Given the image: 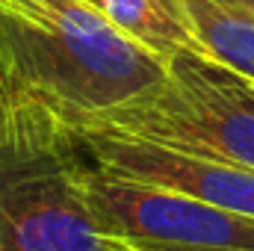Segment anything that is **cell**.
<instances>
[{
    "mask_svg": "<svg viewBox=\"0 0 254 251\" xmlns=\"http://www.w3.org/2000/svg\"><path fill=\"white\" fill-rule=\"evenodd\" d=\"M127 39L166 63L181 51H201L184 0H92Z\"/></svg>",
    "mask_w": 254,
    "mask_h": 251,
    "instance_id": "obj_6",
    "label": "cell"
},
{
    "mask_svg": "<svg viewBox=\"0 0 254 251\" xmlns=\"http://www.w3.org/2000/svg\"><path fill=\"white\" fill-rule=\"evenodd\" d=\"M166 60L89 0H0V86L68 127L101 125L151 95Z\"/></svg>",
    "mask_w": 254,
    "mask_h": 251,
    "instance_id": "obj_1",
    "label": "cell"
},
{
    "mask_svg": "<svg viewBox=\"0 0 254 251\" xmlns=\"http://www.w3.org/2000/svg\"><path fill=\"white\" fill-rule=\"evenodd\" d=\"M86 192L127 251H254V219L184 192L113 178L95 166Z\"/></svg>",
    "mask_w": 254,
    "mask_h": 251,
    "instance_id": "obj_4",
    "label": "cell"
},
{
    "mask_svg": "<svg viewBox=\"0 0 254 251\" xmlns=\"http://www.w3.org/2000/svg\"><path fill=\"white\" fill-rule=\"evenodd\" d=\"M201 51L254 83V18L219 0H184Z\"/></svg>",
    "mask_w": 254,
    "mask_h": 251,
    "instance_id": "obj_7",
    "label": "cell"
},
{
    "mask_svg": "<svg viewBox=\"0 0 254 251\" xmlns=\"http://www.w3.org/2000/svg\"><path fill=\"white\" fill-rule=\"evenodd\" d=\"M89 163L113 178L139 181L172 192H184L213 207L254 219V172L219 160L181 154L139 136L89 127L77 130Z\"/></svg>",
    "mask_w": 254,
    "mask_h": 251,
    "instance_id": "obj_5",
    "label": "cell"
},
{
    "mask_svg": "<svg viewBox=\"0 0 254 251\" xmlns=\"http://www.w3.org/2000/svg\"><path fill=\"white\" fill-rule=\"evenodd\" d=\"M219 3H225V6H231V9H237V12L254 18V0H219Z\"/></svg>",
    "mask_w": 254,
    "mask_h": 251,
    "instance_id": "obj_8",
    "label": "cell"
},
{
    "mask_svg": "<svg viewBox=\"0 0 254 251\" xmlns=\"http://www.w3.org/2000/svg\"><path fill=\"white\" fill-rule=\"evenodd\" d=\"M89 157L33 101L0 104V251H127L86 192Z\"/></svg>",
    "mask_w": 254,
    "mask_h": 251,
    "instance_id": "obj_2",
    "label": "cell"
},
{
    "mask_svg": "<svg viewBox=\"0 0 254 251\" xmlns=\"http://www.w3.org/2000/svg\"><path fill=\"white\" fill-rule=\"evenodd\" d=\"M89 3H92V0H89Z\"/></svg>",
    "mask_w": 254,
    "mask_h": 251,
    "instance_id": "obj_10",
    "label": "cell"
},
{
    "mask_svg": "<svg viewBox=\"0 0 254 251\" xmlns=\"http://www.w3.org/2000/svg\"><path fill=\"white\" fill-rule=\"evenodd\" d=\"M3 101H6V92H3V86H0V104H3Z\"/></svg>",
    "mask_w": 254,
    "mask_h": 251,
    "instance_id": "obj_9",
    "label": "cell"
},
{
    "mask_svg": "<svg viewBox=\"0 0 254 251\" xmlns=\"http://www.w3.org/2000/svg\"><path fill=\"white\" fill-rule=\"evenodd\" d=\"M92 127L254 172V83L198 51L175 54L151 95Z\"/></svg>",
    "mask_w": 254,
    "mask_h": 251,
    "instance_id": "obj_3",
    "label": "cell"
}]
</instances>
